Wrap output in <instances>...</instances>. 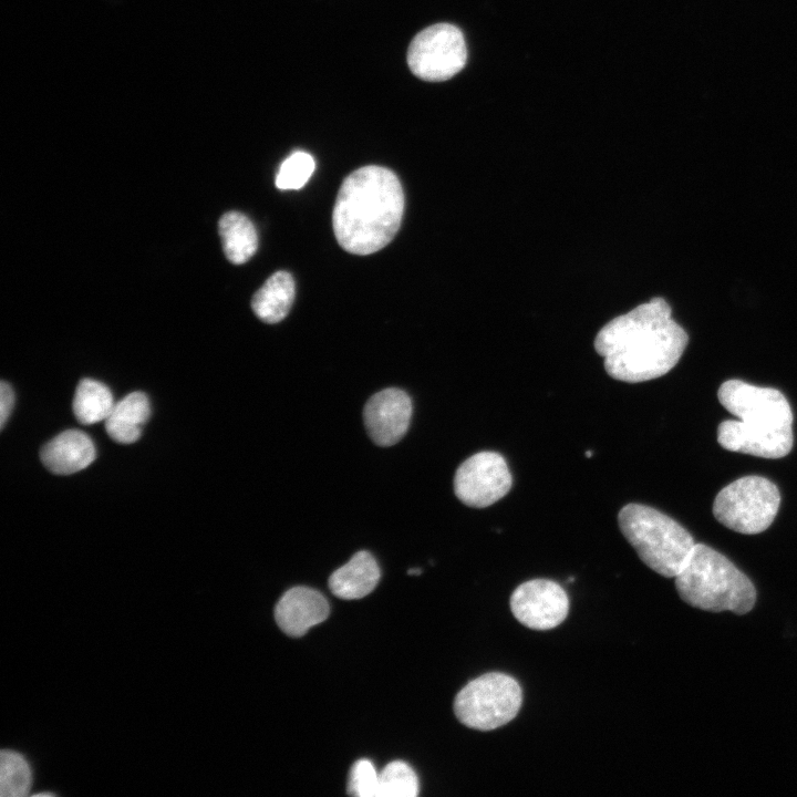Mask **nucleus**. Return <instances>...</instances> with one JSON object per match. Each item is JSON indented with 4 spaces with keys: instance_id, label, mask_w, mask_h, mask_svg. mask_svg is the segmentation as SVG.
Returning <instances> with one entry per match:
<instances>
[{
    "instance_id": "1",
    "label": "nucleus",
    "mask_w": 797,
    "mask_h": 797,
    "mask_svg": "<svg viewBox=\"0 0 797 797\" xmlns=\"http://www.w3.org/2000/svg\"><path fill=\"white\" fill-rule=\"evenodd\" d=\"M689 342L663 298H653L603 325L594 349L614 380L640 383L660 377L681 359Z\"/></svg>"
},
{
    "instance_id": "2",
    "label": "nucleus",
    "mask_w": 797,
    "mask_h": 797,
    "mask_svg": "<svg viewBox=\"0 0 797 797\" xmlns=\"http://www.w3.org/2000/svg\"><path fill=\"white\" fill-rule=\"evenodd\" d=\"M404 213V193L390 169L370 165L342 183L332 214L339 245L354 255L384 248L396 235Z\"/></svg>"
},
{
    "instance_id": "3",
    "label": "nucleus",
    "mask_w": 797,
    "mask_h": 797,
    "mask_svg": "<svg viewBox=\"0 0 797 797\" xmlns=\"http://www.w3.org/2000/svg\"><path fill=\"white\" fill-rule=\"evenodd\" d=\"M675 588L684 602L711 612L745 614L756 602V590L747 576L704 544H695L675 576Z\"/></svg>"
},
{
    "instance_id": "4",
    "label": "nucleus",
    "mask_w": 797,
    "mask_h": 797,
    "mask_svg": "<svg viewBox=\"0 0 797 797\" xmlns=\"http://www.w3.org/2000/svg\"><path fill=\"white\" fill-rule=\"evenodd\" d=\"M618 522L639 558L666 578H675L695 546L685 528L650 506L625 505L619 511Z\"/></svg>"
},
{
    "instance_id": "5",
    "label": "nucleus",
    "mask_w": 797,
    "mask_h": 797,
    "mask_svg": "<svg viewBox=\"0 0 797 797\" xmlns=\"http://www.w3.org/2000/svg\"><path fill=\"white\" fill-rule=\"evenodd\" d=\"M521 702V689L514 677L490 672L470 681L457 693L454 713L465 726L485 732L514 720Z\"/></svg>"
},
{
    "instance_id": "6",
    "label": "nucleus",
    "mask_w": 797,
    "mask_h": 797,
    "mask_svg": "<svg viewBox=\"0 0 797 797\" xmlns=\"http://www.w3.org/2000/svg\"><path fill=\"white\" fill-rule=\"evenodd\" d=\"M779 504L780 494L773 482L762 476H745L721 489L713 514L728 529L755 535L772 525Z\"/></svg>"
},
{
    "instance_id": "7",
    "label": "nucleus",
    "mask_w": 797,
    "mask_h": 797,
    "mask_svg": "<svg viewBox=\"0 0 797 797\" xmlns=\"http://www.w3.org/2000/svg\"><path fill=\"white\" fill-rule=\"evenodd\" d=\"M406 59L412 73L421 80H449L466 64L464 35L457 27L449 23L429 25L413 38Z\"/></svg>"
},
{
    "instance_id": "8",
    "label": "nucleus",
    "mask_w": 797,
    "mask_h": 797,
    "mask_svg": "<svg viewBox=\"0 0 797 797\" xmlns=\"http://www.w3.org/2000/svg\"><path fill=\"white\" fill-rule=\"evenodd\" d=\"M717 397L729 413L747 425L766 428L791 427L790 405L776 389L728 380L720 386Z\"/></svg>"
},
{
    "instance_id": "9",
    "label": "nucleus",
    "mask_w": 797,
    "mask_h": 797,
    "mask_svg": "<svg viewBox=\"0 0 797 797\" xmlns=\"http://www.w3.org/2000/svg\"><path fill=\"white\" fill-rule=\"evenodd\" d=\"M513 478L505 458L484 451L464 460L454 476V491L466 506L485 508L503 498L511 488Z\"/></svg>"
},
{
    "instance_id": "10",
    "label": "nucleus",
    "mask_w": 797,
    "mask_h": 797,
    "mask_svg": "<svg viewBox=\"0 0 797 797\" xmlns=\"http://www.w3.org/2000/svg\"><path fill=\"white\" fill-rule=\"evenodd\" d=\"M510 609L522 625L532 630H550L567 618L569 598L557 582L532 579L514 590Z\"/></svg>"
},
{
    "instance_id": "11",
    "label": "nucleus",
    "mask_w": 797,
    "mask_h": 797,
    "mask_svg": "<svg viewBox=\"0 0 797 797\" xmlns=\"http://www.w3.org/2000/svg\"><path fill=\"white\" fill-rule=\"evenodd\" d=\"M412 416V401L402 390L390 387L372 395L363 417L371 439L380 446L396 444L406 433Z\"/></svg>"
},
{
    "instance_id": "12",
    "label": "nucleus",
    "mask_w": 797,
    "mask_h": 797,
    "mask_svg": "<svg viewBox=\"0 0 797 797\" xmlns=\"http://www.w3.org/2000/svg\"><path fill=\"white\" fill-rule=\"evenodd\" d=\"M717 441L727 451L764 458H780L791 451L794 435L791 427H755L741 420H727L717 427Z\"/></svg>"
},
{
    "instance_id": "13",
    "label": "nucleus",
    "mask_w": 797,
    "mask_h": 797,
    "mask_svg": "<svg viewBox=\"0 0 797 797\" xmlns=\"http://www.w3.org/2000/svg\"><path fill=\"white\" fill-rule=\"evenodd\" d=\"M330 608L324 596L308 587L289 589L277 602L275 619L289 636H302L310 628L329 617Z\"/></svg>"
},
{
    "instance_id": "14",
    "label": "nucleus",
    "mask_w": 797,
    "mask_h": 797,
    "mask_svg": "<svg viewBox=\"0 0 797 797\" xmlns=\"http://www.w3.org/2000/svg\"><path fill=\"white\" fill-rule=\"evenodd\" d=\"M96 456L93 441L79 429H68L50 439L40 452L43 465L53 474L70 475L86 468Z\"/></svg>"
},
{
    "instance_id": "15",
    "label": "nucleus",
    "mask_w": 797,
    "mask_h": 797,
    "mask_svg": "<svg viewBox=\"0 0 797 797\" xmlns=\"http://www.w3.org/2000/svg\"><path fill=\"white\" fill-rule=\"evenodd\" d=\"M381 571L375 558L365 550L358 551L345 565L332 572L329 587L341 599H361L374 590Z\"/></svg>"
},
{
    "instance_id": "16",
    "label": "nucleus",
    "mask_w": 797,
    "mask_h": 797,
    "mask_svg": "<svg viewBox=\"0 0 797 797\" xmlns=\"http://www.w3.org/2000/svg\"><path fill=\"white\" fill-rule=\"evenodd\" d=\"M151 415L147 395L136 391L116 402L105 420V431L120 444H132L142 434V427Z\"/></svg>"
},
{
    "instance_id": "17",
    "label": "nucleus",
    "mask_w": 797,
    "mask_h": 797,
    "mask_svg": "<svg viewBox=\"0 0 797 797\" xmlns=\"http://www.w3.org/2000/svg\"><path fill=\"white\" fill-rule=\"evenodd\" d=\"M294 299V280L287 271L271 275L251 299L255 314L266 323L286 318Z\"/></svg>"
},
{
    "instance_id": "18",
    "label": "nucleus",
    "mask_w": 797,
    "mask_h": 797,
    "mask_svg": "<svg viewBox=\"0 0 797 797\" xmlns=\"http://www.w3.org/2000/svg\"><path fill=\"white\" fill-rule=\"evenodd\" d=\"M224 253L234 265L247 262L257 251L258 236L251 220L239 211H228L218 221Z\"/></svg>"
},
{
    "instance_id": "19",
    "label": "nucleus",
    "mask_w": 797,
    "mask_h": 797,
    "mask_svg": "<svg viewBox=\"0 0 797 797\" xmlns=\"http://www.w3.org/2000/svg\"><path fill=\"white\" fill-rule=\"evenodd\" d=\"M115 402L111 390L100 381L82 380L75 390L73 413L81 424L92 425L105 421Z\"/></svg>"
},
{
    "instance_id": "20",
    "label": "nucleus",
    "mask_w": 797,
    "mask_h": 797,
    "mask_svg": "<svg viewBox=\"0 0 797 797\" xmlns=\"http://www.w3.org/2000/svg\"><path fill=\"white\" fill-rule=\"evenodd\" d=\"M32 785V773L27 759L17 752L2 751L0 755V795L24 797Z\"/></svg>"
},
{
    "instance_id": "21",
    "label": "nucleus",
    "mask_w": 797,
    "mask_h": 797,
    "mask_svg": "<svg viewBox=\"0 0 797 797\" xmlns=\"http://www.w3.org/2000/svg\"><path fill=\"white\" fill-rule=\"evenodd\" d=\"M418 789L417 776L405 762H391L379 775L377 797H415Z\"/></svg>"
},
{
    "instance_id": "22",
    "label": "nucleus",
    "mask_w": 797,
    "mask_h": 797,
    "mask_svg": "<svg viewBox=\"0 0 797 797\" xmlns=\"http://www.w3.org/2000/svg\"><path fill=\"white\" fill-rule=\"evenodd\" d=\"M314 159L306 152H294L281 164L276 177L279 189H300L314 170Z\"/></svg>"
},
{
    "instance_id": "23",
    "label": "nucleus",
    "mask_w": 797,
    "mask_h": 797,
    "mask_svg": "<svg viewBox=\"0 0 797 797\" xmlns=\"http://www.w3.org/2000/svg\"><path fill=\"white\" fill-rule=\"evenodd\" d=\"M379 775L371 760L365 758L356 760L350 772L348 794L358 797H377Z\"/></svg>"
},
{
    "instance_id": "24",
    "label": "nucleus",
    "mask_w": 797,
    "mask_h": 797,
    "mask_svg": "<svg viewBox=\"0 0 797 797\" xmlns=\"http://www.w3.org/2000/svg\"><path fill=\"white\" fill-rule=\"evenodd\" d=\"M14 405V392L9 383L0 384V426L3 428Z\"/></svg>"
},
{
    "instance_id": "25",
    "label": "nucleus",
    "mask_w": 797,
    "mask_h": 797,
    "mask_svg": "<svg viewBox=\"0 0 797 797\" xmlns=\"http://www.w3.org/2000/svg\"><path fill=\"white\" fill-rule=\"evenodd\" d=\"M408 573H410V575H420V573H421V570H420V569H416V568L410 569V570H408Z\"/></svg>"
},
{
    "instance_id": "26",
    "label": "nucleus",
    "mask_w": 797,
    "mask_h": 797,
    "mask_svg": "<svg viewBox=\"0 0 797 797\" xmlns=\"http://www.w3.org/2000/svg\"><path fill=\"white\" fill-rule=\"evenodd\" d=\"M52 795H53L52 793H40V794H37L35 796L38 797V796H52Z\"/></svg>"
}]
</instances>
